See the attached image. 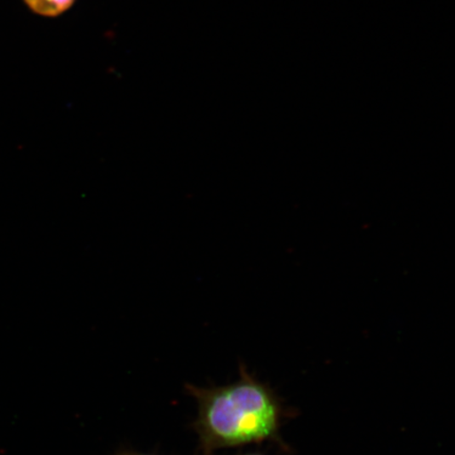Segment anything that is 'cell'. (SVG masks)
Here are the masks:
<instances>
[{"mask_svg": "<svg viewBox=\"0 0 455 455\" xmlns=\"http://www.w3.org/2000/svg\"><path fill=\"white\" fill-rule=\"evenodd\" d=\"M28 9L44 17H56L69 10L76 0H25Z\"/></svg>", "mask_w": 455, "mask_h": 455, "instance_id": "cell-2", "label": "cell"}, {"mask_svg": "<svg viewBox=\"0 0 455 455\" xmlns=\"http://www.w3.org/2000/svg\"><path fill=\"white\" fill-rule=\"evenodd\" d=\"M242 455H264V454H261V453H246V454H242Z\"/></svg>", "mask_w": 455, "mask_h": 455, "instance_id": "cell-4", "label": "cell"}, {"mask_svg": "<svg viewBox=\"0 0 455 455\" xmlns=\"http://www.w3.org/2000/svg\"><path fill=\"white\" fill-rule=\"evenodd\" d=\"M121 455H152V454H144V453H124Z\"/></svg>", "mask_w": 455, "mask_h": 455, "instance_id": "cell-3", "label": "cell"}, {"mask_svg": "<svg viewBox=\"0 0 455 455\" xmlns=\"http://www.w3.org/2000/svg\"><path fill=\"white\" fill-rule=\"evenodd\" d=\"M188 390L197 401L195 427L204 454L263 443H276L287 451L281 430L290 413L275 391L246 367H241L235 383L212 388L188 386Z\"/></svg>", "mask_w": 455, "mask_h": 455, "instance_id": "cell-1", "label": "cell"}]
</instances>
